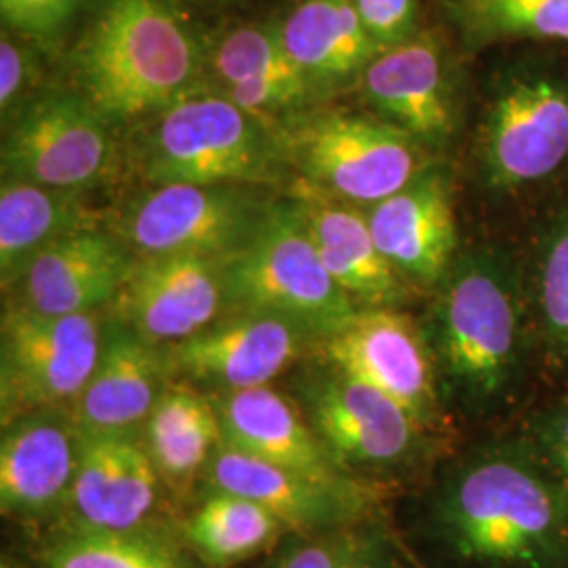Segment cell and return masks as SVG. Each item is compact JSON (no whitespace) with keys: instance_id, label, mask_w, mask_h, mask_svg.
Returning a JSON list of instances; mask_svg holds the SVG:
<instances>
[{"instance_id":"cell-12","label":"cell","mask_w":568,"mask_h":568,"mask_svg":"<svg viewBox=\"0 0 568 568\" xmlns=\"http://www.w3.org/2000/svg\"><path fill=\"white\" fill-rule=\"evenodd\" d=\"M323 363L379 389L427 427L438 413V373L427 344L398 307L361 310L335 335L314 345Z\"/></svg>"},{"instance_id":"cell-27","label":"cell","mask_w":568,"mask_h":568,"mask_svg":"<svg viewBox=\"0 0 568 568\" xmlns=\"http://www.w3.org/2000/svg\"><path fill=\"white\" fill-rule=\"evenodd\" d=\"M42 568H203L166 528H65L42 554Z\"/></svg>"},{"instance_id":"cell-4","label":"cell","mask_w":568,"mask_h":568,"mask_svg":"<svg viewBox=\"0 0 568 568\" xmlns=\"http://www.w3.org/2000/svg\"><path fill=\"white\" fill-rule=\"evenodd\" d=\"M143 178L152 185H270L288 163L283 122L251 114L201 87L156 114L140 145Z\"/></svg>"},{"instance_id":"cell-5","label":"cell","mask_w":568,"mask_h":568,"mask_svg":"<svg viewBox=\"0 0 568 568\" xmlns=\"http://www.w3.org/2000/svg\"><path fill=\"white\" fill-rule=\"evenodd\" d=\"M225 314L278 316L316 344L361 310L328 274L295 196L274 201L255 241L224 264Z\"/></svg>"},{"instance_id":"cell-25","label":"cell","mask_w":568,"mask_h":568,"mask_svg":"<svg viewBox=\"0 0 568 568\" xmlns=\"http://www.w3.org/2000/svg\"><path fill=\"white\" fill-rule=\"evenodd\" d=\"M281 26L288 55L325 91L363 74L382 55L354 0H302Z\"/></svg>"},{"instance_id":"cell-20","label":"cell","mask_w":568,"mask_h":568,"mask_svg":"<svg viewBox=\"0 0 568 568\" xmlns=\"http://www.w3.org/2000/svg\"><path fill=\"white\" fill-rule=\"evenodd\" d=\"M203 476L211 490L251 499L284 527L304 532L347 527L368 506V490L358 480H316L225 445L217 448Z\"/></svg>"},{"instance_id":"cell-11","label":"cell","mask_w":568,"mask_h":568,"mask_svg":"<svg viewBox=\"0 0 568 568\" xmlns=\"http://www.w3.org/2000/svg\"><path fill=\"white\" fill-rule=\"evenodd\" d=\"M480 159L495 190H518L568 159V87L544 74L506 82L487 112Z\"/></svg>"},{"instance_id":"cell-29","label":"cell","mask_w":568,"mask_h":568,"mask_svg":"<svg viewBox=\"0 0 568 568\" xmlns=\"http://www.w3.org/2000/svg\"><path fill=\"white\" fill-rule=\"evenodd\" d=\"M304 74L284 44L281 23H246L206 41L204 87L224 89L241 82Z\"/></svg>"},{"instance_id":"cell-23","label":"cell","mask_w":568,"mask_h":568,"mask_svg":"<svg viewBox=\"0 0 568 568\" xmlns=\"http://www.w3.org/2000/svg\"><path fill=\"white\" fill-rule=\"evenodd\" d=\"M293 196L304 211L305 225L328 274L358 310L398 307L405 302L408 283L379 251L365 209L300 183Z\"/></svg>"},{"instance_id":"cell-19","label":"cell","mask_w":568,"mask_h":568,"mask_svg":"<svg viewBox=\"0 0 568 568\" xmlns=\"http://www.w3.org/2000/svg\"><path fill=\"white\" fill-rule=\"evenodd\" d=\"M373 239L408 284L438 286L457 257L453 185L426 166L403 190L365 209Z\"/></svg>"},{"instance_id":"cell-38","label":"cell","mask_w":568,"mask_h":568,"mask_svg":"<svg viewBox=\"0 0 568 568\" xmlns=\"http://www.w3.org/2000/svg\"><path fill=\"white\" fill-rule=\"evenodd\" d=\"M0 568H11V567H9V565H7V562H2V567H0Z\"/></svg>"},{"instance_id":"cell-16","label":"cell","mask_w":568,"mask_h":568,"mask_svg":"<svg viewBox=\"0 0 568 568\" xmlns=\"http://www.w3.org/2000/svg\"><path fill=\"white\" fill-rule=\"evenodd\" d=\"M81 450L82 432L72 408L37 410L2 426V511L30 520L65 508L81 464Z\"/></svg>"},{"instance_id":"cell-22","label":"cell","mask_w":568,"mask_h":568,"mask_svg":"<svg viewBox=\"0 0 568 568\" xmlns=\"http://www.w3.org/2000/svg\"><path fill=\"white\" fill-rule=\"evenodd\" d=\"M225 447L325 483H352L349 476L307 424L297 403L272 386L211 394Z\"/></svg>"},{"instance_id":"cell-37","label":"cell","mask_w":568,"mask_h":568,"mask_svg":"<svg viewBox=\"0 0 568 568\" xmlns=\"http://www.w3.org/2000/svg\"><path fill=\"white\" fill-rule=\"evenodd\" d=\"M354 568H386V565H384V556H382V551H379V546H375V548L371 549L365 558Z\"/></svg>"},{"instance_id":"cell-9","label":"cell","mask_w":568,"mask_h":568,"mask_svg":"<svg viewBox=\"0 0 568 568\" xmlns=\"http://www.w3.org/2000/svg\"><path fill=\"white\" fill-rule=\"evenodd\" d=\"M103 318L95 314L44 316L4 304L0 321V422L72 408L102 354Z\"/></svg>"},{"instance_id":"cell-36","label":"cell","mask_w":568,"mask_h":568,"mask_svg":"<svg viewBox=\"0 0 568 568\" xmlns=\"http://www.w3.org/2000/svg\"><path fill=\"white\" fill-rule=\"evenodd\" d=\"M539 453L549 471L568 488V406L556 410L539 429Z\"/></svg>"},{"instance_id":"cell-1","label":"cell","mask_w":568,"mask_h":568,"mask_svg":"<svg viewBox=\"0 0 568 568\" xmlns=\"http://www.w3.org/2000/svg\"><path fill=\"white\" fill-rule=\"evenodd\" d=\"M68 70L70 87L112 124L152 121L204 87L206 39L171 0H103Z\"/></svg>"},{"instance_id":"cell-33","label":"cell","mask_w":568,"mask_h":568,"mask_svg":"<svg viewBox=\"0 0 568 568\" xmlns=\"http://www.w3.org/2000/svg\"><path fill=\"white\" fill-rule=\"evenodd\" d=\"M41 47L2 28L0 39V114L9 122L41 93Z\"/></svg>"},{"instance_id":"cell-31","label":"cell","mask_w":568,"mask_h":568,"mask_svg":"<svg viewBox=\"0 0 568 568\" xmlns=\"http://www.w3.org/2000/svg\"><path fill=\"white\" fill-rule=\"evenodd\" d=\"M535 302L544 342L568 363V204L551 220L539 246Z\"/></svg>"},{"instance_id":"cell-30","label":"cell","mask_w":568,"mask_h":568,"mask_svg":"<svg viewBox=\"0 0 568 568\" xmlns=\"http://www.w3.org/2000/svg\"><path fill=\"white\" fill-rule=\"evenodd\" d=\"M459 16L476 42L568 41V0H462Z\"/></svg>"},{"instance_id":"cell-17","label":"cell","mask_w":568,"mask_h":568,"mask_svg":"<svg viewBox=\"0 0 568 568\" xmlns=\"http://www.w3.org/2000/svg\"><path fill=\"white\" fill-rule=\"evenodd\" d=\"M173 386L164 347L108 314L102 354L72 415L82 434H143L145 422Z\"/></svg>"},{"instance_id":"cell-6","label":"cell","mask_w":568,"mask_h":568,"mask_svg":"<svg viewBox=\"0 0 568 568\" xmlns=\"http://www.w3.org/2000/svg\"><path fill=\"white\" fill-rule=\"evenodd\" d=\"M274 206L257 185H152L122 206L108 227L138 257L230 262L255 241Z\"/></svg>"},{"instance_id":"cell-18","label":"cell","mask_w":568,"mask_h":568,"mask_svg":"<svg viewBox=\"0 0 568 568\" xmlns=\"http://www.w3.org/2000/svg\"><path fill=\"white\" fill-rule=\"evenodd\" d=\"M163 487L143 434H82L81 464L65 509L72 527L131 530L152 523Z\"/></svg>"},{"instance_id":"cell-15","label":"cell","mask_w":568,"mask_h":568,"mask_svg":"<svg viewBox=\"0 0 568 568\" xmlns=\"http://www.w3.org/2000/svg\"><path fill=\"white\" fill-rule=\"evenodd\" d=\"M138 255L108 227L84 230L39 253L4 293L44 316L95 314L114 304Z\"/></svg>"},{"instance_id":"cell-21","label":"cell","mask_w":568,"mask_h":568,"mask_svg":"<svg viewBox=\"0 0 568 568\" xmlns=\"http://www.w3.org/2000/svg\"><path fill=\"white\" fill-rule=\"evenodd\" d=\"M368 105L415 142L438 145L455 131V98L443 47L429 34L384 51L361 74Z\"/></svg>"},{"instance_id":"cell-28","label":"cell","mask_w":568,"mask_h":568,"mask_svg":"<svg viewBox=\"0 0 568 568\" xmlns=\"http://www.w3.org/2000/svg\"><path fill=\"white\" fill-rule=\"evenodd\" d=\"M284 525L260 504L232 493L209 490L185 525V539L213 567H230L265 548Z\"/></svg>"},{"instance_id":"cell-39","label":"cell","mask_w":568,"mask_h":568,"mask_svg":"<svg viewBox=\"0 0 568 568\" xmlns=\"http://www.w3.org/2000/svg\"><path fill=\"white\" fill-rule=\"evenodd\" d=\"M272 568H281V567H278V565H274V567H272Z\"/></svg>"},{"instance_id":"cell-24","label":"cell","mask_w":568,"mask_h":568,"mask_svg":"<svg viewBox=\"0 0 568 568\" xmlns=\"http://www.w3.org/2000/svg\"><path fill=\"white\" fill-rule=\"evenodd\" d=\"M102 213L89 192L2 180L0 185V283L2 291L20 278L30 262L51 244L84 230L103 227Z\"/></svg>"},{"instance_id":"cell-13","label":"cell","mask_w":568,"mask_h":568,"mask_svg":"<svg viewBox=\"0 0 568 568\" xmlns=\"http://www.w3.org/2000/svg\"><path fill=\"white\" fill-rule=\"evenodd\" d=\"M314 345L305 328L278 316L234 312L164 354L185 386L232 394L270 386Z\"/></svg>"},{"instance_id":"cell-32","label":"cell","mask_w":568,"mask_h":568,"mask_svg":"<svg viewBox=\"0 0 568 568\" xmlns=\"http://www.w3.org/2000/svg\"><path fill=\"white\" fill-rule=\"evenodd\" d=\"M89 0H0L2 28L49 49L68 34Z\"/></svg>"},{"instance_id":"cell-34","label":"cell","mask_w":568,"mask_h":568,"mask_svg":"<svg viewBox=\"0 0 568 568\" xmlns=\"http://www.w3.org/2000/svg\"><path fill=\"white\" fill-rule=\"evenodd\" d=\"M354 7L382 53L419 37L417 0H354Z\"/></svg>"},{"instance_id":"cell-2","label":"cell","mask_w":568,"mask_h":568,"mask_svg":"<svg viewBox=\"0 0 568 568\" xmlns=\"http://www.w3.org/2000/svg\"><path fill=\"white\" fill-rule=\"evenodd\" d=\"M438 520L457 554L478 565L548 568L567 558L568 488L516 450H485L457 467Z\"/></svg>"},{"instance_id":"cell-3","label":"cell","mask_w":568,"mask_h":568,"mask_svg":"<svg viewBox=\"0 0 568 568\" xmlns=\"http://www.w3.org/2000/svg\"><path fill=\"white\" fill-rule=\"evenodd\" d=\"M427 344L438 382L467 406L497 400L516 377L523 352L520 278L493 248L457 255L436 286Z\"/></svg>"},{"instance_id":"cell-26","label":"cell","mask_w":568,"mask_h":568,"mask_svg":"<svg viewBox=\"0 0 568 568\" xmlns=\"http://www.w3.org/2000/svg\"><path fill=\"white\" fill-rule=\"evenodd\" d=\"M143 443L164 485L185 493L224 445V436L211 398L173 384L145 422Z\"/></svg>"},{"instance_id":"cell-8","label":"cell","mask_w":568,"mask_h":568,"mask_svg":"<svg viewBox=\"0 0 568 568\" xmlns=\"http://www.w3.org/2000/svg\"><path fill=\"white\" fill-rule=\"evenodd\" d=\"M116 129L77 89H42L4 122L2 180L91 192L119 169Z\"/></svg>"},{"instance_id":"cell-35","label":"cell","mask_w":568,"mask_h":568,"mask_svg":"<svg viewBox=\"0 0 568 568\" xmlns=\"http://www.w3.org/2000/svg\"><path fill=\"white\" fill-rule=\"evenodd\" d=\"M377 544L358 535H331L307 544H293L278 558L281 568H354Z\"/></svg>"},{"instance_id":"cell-7","label":"cell","mask_w":568,"mask_h":568,"mask_svg":"<svg viewBox=\"0 0 568 568\" xmlns=\"http://www.w3.org/2000/svg\"><path fill=\"white\" fill-rule=\"evenodd\" d=\"M283 129L300 185L361 209L386 201L426 169L419 142L382 119L314 112Z\"/></svg>"},{"instance_id":"cell-14","label":"cell","mask_w":568,"mask_h":568,"mask_svg":"<svg viewBox=\"0 0 568 568\" xmlns=\"http://www.w3.org/2000/svg\"><path fill=\"white\" fill-rule=\"evenodd\" d=\"M108 314L152 344H183L224 316V264L183 255L138 257Z\"/></svg>"},{"instance_id":"cell-10","label":"cell","mask_w":568,"mask_h":568,"mask_svg":"<svg viewBox=\"0 0 568 568\" xmlns=\"http://www.w3.org/2000/svg\"><path fill=\"white\" fill-rule=\"evenodd\" d=\"M295 396L307 424L347 471L400 466L419 447L424 426L386 394L335 366L304 368Z\"/></svg>"}]
</instances>
